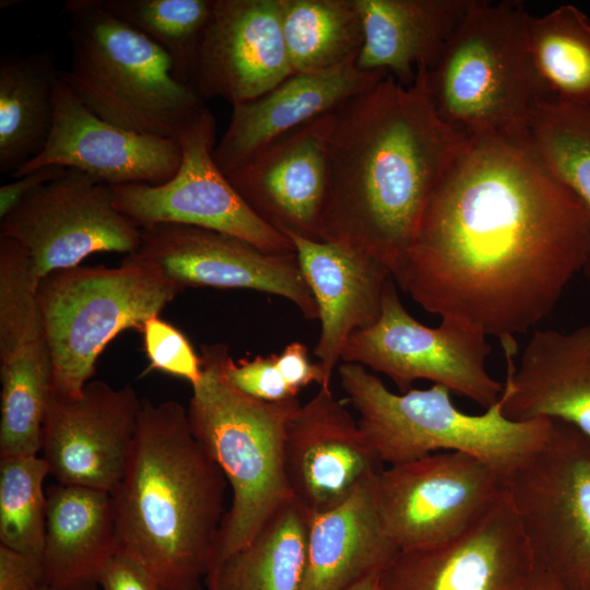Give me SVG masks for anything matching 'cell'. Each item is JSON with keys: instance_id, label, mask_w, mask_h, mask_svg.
<instances>
[{"instance_id": "20", "label": "cell", "mask_w": 590, "mask_h": 590, "mask_svg": "<svg viewBox=\"0 0 590 590\" xmlns=\"http://www.w3.org/2000/svg\"><path fill=\"white\" fill-rule=\"evenodd\" d=\"M381 464L357 421L331 388L319 387L288 424L287 482L293 498L310 515L342 504Z\"/></svg>"}, {"instance_id": "9", "label": "cell", "mask_w": 590, "mask_h": 590, "mask_svg": "<svg viewBox=\"0 0 590 590\" xmlns=\"http://www.w3.org/2000/svg\"><path fill=\"white\" fill-rule=\"evenodd\" d=\"M505 482L536 564L568 590H590V436L553 421Z\"/></svg>"}, {"instance_id": "6", "label": "cell", "mask_w": 590, "mask_h": 590, "mask_svg": "<svg viewBox=\"0 0 590 590\" xmlns=\"http://www.w3.org/2000/svg\"><path fill=\"white\" fill-rule=\"evenodd\" d=\"M63 12L71 62L60 76L94 115L125 130L176 139L206 108L175 76L169 55L102 0H69Z\"/></svg>"}, {"instance_id": "17", "label": "cell", "mask_w": 590, "mask_h": 590, "mask_svg": "<svg viewBox=\"0 0 590 590\" xmlns=\"http://www.w3.org/2000/svg\"><path fill=\"white\" fill-rule=\"evenodd\" d=\"M292 73L281 0H213L190 79L202 99L248 102Z\"/></svg>"}, {"instance_id": "35", "label": "cell", "mask_w": 590, "mask_h": 590, "mask_svg": "<svg viewBox=\"0 0 590 590\" xmlns=\"http://www.w3.org/2000/svg\"><path fill=\"white\" fill-rule=\"evenodd\" d=\"M39 282L27 251L17 241L0 237V358L45 334Z\"/></svg>"}, {"instance_id": "5", "label": "cell", "mask_w": 590, "mask_h": 590, "mask_svg": "<svg viewBox=\"0 0 590 590\" xmlns=\"http://www.w3.org/2000/svg\"><path fill=\"white\" fill-rule=\"evenodd\" d=\"M518 1L472 0L435 66L424 69L437 116L463 139L528 132L545 93Z\"/></svg>"}, {"instance_id": "22", "label": "cell", "mask_w": 590, "mask_h": 590, "mask_svg": "<svg viewBox=\"0 0 590 590\" xmlns=\"http://www.w3.org/2000/svg\"><path fill=\"white\" fill-rule=\"evenodd\" d=\"M387 72L359 70L355 62L310 73H292L261 96L233 105L228 127L213 156L226 175L271 143L331 114L367 91Z\"/></svg>"}, {"instance_id": "12", "label": "cell", "mask_w": 590, "mask_h": 590, "mask_svg": "<svg viewBox=\"0 0 590 590\" xmlns=\"http://www.w3.org/2000/svg\"><path fill=\"white\" fill-rule=\"evenodd\" d=\"M215 118L204 108L177 135L181 162L161 185L110 186L115 208L140 227L174 223L240 238L275 255L295 252L292 240L246 203L214 161Z\"/></svg>"}, {"instance_id": "37", "label": "cell", "mask_w": 590, "mask_h": 590, "mask_svg": "<svg viewBox=\"0 0 590 590\" xmlns=\"http://www.w3.org/2000/svg\"><path fill=\"white\" fill-rule=\"evenodd\" d=\"M276 354L256 356L235 363L229 356L224 374L227 381L240 392L266 402H282L297 398L276 367Z\"/></svg>"}, {"instance_id": "2", "label": "cell", "mask_w": 590, "mask_h": 590, "mask_svg": "<svg viewBox=\"0 0 590 590\" xmlns=\"http://www.w3.org/2000/svg\"><path fill=\"white\" fill-rule=\"evenodd\" d=\"M465 139L435 113L424 69L412 85L388 74L332 113L321 240L402 266L424 209Z\"/></svg>"}, {"instance_id": "30", "label": "cell", "mask_w": 590, "mask_h": 590, "mask_svg": "<svg viewBox=\"0 0 590 590\" xmlns=\"http://www.w3.org/2000/svg\"><path fill=\"white\" fill-rule=\"evenodd\" d=\"M528 42L544 101L590 107L589 17L573 4L560 5L542 16L530 14Z\"/></svg>"}, {"instance_id": "34", "label": "cell", "mask_w": 590, "mask_h": 590, "mask_svg": "<svg viewBox=\"0 0 590 590\" xmlns=\"http://www.w3.org/2000/svg\"><path fill=\"white\" fill-rule=\"evenodd\" d=\"M47 475H50L49 468L39 455L0 458L1 545L42 558Z\"/></svg>"}, {"instance_id": "16", "label": "cell", "mask_w": 590, "mask_h": 590, "mask_svg": "<svg viewBox=\"0 0 590 590\" xmlns=\"http://www.w3.org/2000/svg\"><path fill=\"white\" fill-rule=\"evenodd\" d=\"M536 562L507 492L473 526L432 546L399 551L379 590H519Z\"/></svg>"}, {"instance_id": "26", "label": "cell", "mask_w": 590, "mask_h": 590, "mask_svg": "<svg viewBox=\"0 0 590 590\" xmlns=\"http://www.w3.org/2000/svg\"><path fill=\"white\" fill-rule=\"evenodd\" d=\"M374 477L339 506L310 515L302 590H347L399 552L382 529Z\"/></svg>"}, {"instance_id": "39", "label": "cell", "mask_w": 590, "mask_h": 590, "mask_svg": "<svg viewBox=\"0 0 590 590\" xmlns=\"http://www.w3.org/2000/svg\"><path fill=\"white\" fill-rule=\"evenodd\" d=\"M275 364L286 385L297 394L302 388L312 382L321 388H331L322 366L310 363L307 347L303 343L287 344L282 353L276 355Z\"/></svg>"}, {"instance_id": "38", "label": "cell", "mask_w": 590, "mask_h": 590, "mask_svg": "<svg viewBox=\"0 0 590 590\" xmlns=\"http://www.w3.org/2000/svg\"><path fill=\"white\" fill-rule=\"evenodd\" d=\"M46 586L43 559L0 544V590H38Z\"/></svg>"}, {"instance_id": "41", "label": "cell", "mask_w": 590, "mask_h": 590, "mask_svg": "<svg viewBox=\"0 0 590 590\" xmlns=\"http://www.w3.org/2000/svg\"><path fill=\"white\" fill-rule=\"evenodd\" d=\"M67 168L46 166L34 169L0 187V221L12 212L24 199L42 186L60 177Z\"/></svg>"}, {"instance_id": "24", "label": "cell", "mask_w": 590, "mask_h": 590, "mask_svg": "<svg viewBox=\"0 0 590 590\" xmlns=\"http://www.w3.org/2000/svg\"><path fill=\"white\" fill-rule=\"evenodd\" d=\"M472 0H356L364 42L355 64L413 84L418 69H432Z\"/></svg>"}, {"instance_id": "13", "label": "cell", "mask_w": 590, "mask_h": 590, "mask_svg": "<svg viewBox=\"0 0 590 590\" xmlns=\"http://www.w3.org/2000/svg\"><path fill=\"white\" fill-rule=\"evenodd\" d=\"M0 237L27 251L40 281L95 252L132 253L141 227L115 208L110 186L67 168L0 221Z\"/></svg>"}, {"instance_id": "8", "label": "cell", "mask_w": 590, "mask_h": 590, "mask_svg": "<svg viewBox=\"0 0 590 590\" xmlns=\"http://www.w3.org/2000/svg\"><path fill=\"white\" fill-rule=\"evenodd\" d=\"M181 290L155 267L129 256L117 268L78 266L42 279L38 302L52 394L80 397L107 344L125 330H142Z\"/></svg>"}, {"instance_id": "1", "label": "cell", "mask_w": 590, "mask_h": 590, "mask_svg": "<svg viewBox=\"0 0 590 590\" xmlns=\"http://www.w3.org/2000/svg\"><path fill=\"white\" fill-rule=\"evenodd\" d=\"M590 253V216L528 132L465 139L396 283L422 308L500 341L545 319Z\"/></svg>"}, {"instance_id": "27", "label": "cell", "mask_w": 590, "mask_h": 590, "mask_svg": "<svg viewBox=\"0 0 590 590\" xmlns=\"http://www.w3.org/2000/svg\"><path fill=\"white\" fill-rule=\"evenodd\" d=\"M60 71L50 51L3 56L0 63V173L13 174L45 148Z\"/></svg>"}, {"instance_id": "29", "label": "cell", "mask_w": 590, "mask_h": 590, "mask_svg": "<svg viewBox=\"0 0 590 590\" xmlns=\"http://www.w3.org/2000/svg\"><path fill=\"white\" fill-rule=\"evenodd\" d=\"M281 26L293 73L355 62L364 42L356 0H281Z\"/></svg>"}, {"instance_id": "3", "label": "cell", "mask_w": 590, "mask_h": 590, "mask_svg": "<svg viewBox=\"0 0 590 590\" xmlns=\"http://www.w3.org/2000/svg\"><path fill=\"white\" fill-rule=\"evenodd\" d=\"M227 481L174 400L142 408L123 476L110 494L117 552L162 590H201L223 518Z\"/></svg>"}, {"instance_id": "14", "label": "cell", "mask_w": 590, "mask_h": 590, "mask_svg": "<svg viewBox=\"0 0 590 590\" xmlns=\"http://www.w3.org/2000/svg\"><path fill=\"white\" fill-rule=\"evenodd\" d=\"M127 256L155 267L181 288L255 290L288 299L308 320L319 318L296 252L269 253L220 232L158 223L141 227L139 247Z\"/></svg>"}, {"instance_id": "4", "label": "cell", "mask_w": 590, "mask_h": 590, "mask_svg": "<svg viewBox=\"0 0 590 590\" xmlns=\"http://www.w3.org/2000/svg\"><path fill=\"white\" fill-rule=\"evenodd\" d=\"M200 357L202 378L192 388L188 418L194 437L232 491L206 579L293 498L285 470V439L300 403L297 398L266 402L234 388L224 374L229 357L226 345H203Z\"/></svg>"}, {"instance_id": "32", "label": "cell", "mask_w": 590, "mask_h": 590, "mask_svg": "<svg viewBox=\"0 0 590 590\" xmlns=\"http://www.w3.org/2000/svg\"><path fill=\"white\" fill-rule=\"evenodd\" d=\"M102 3L114 16L160 45L174 63L175 76L190 86L213 0H102Z\"/></svg>"}, {"instance_id": "43", "label": "cell", "mask_w": 590, "mask_h": 590, "mask_svg": "<svg viewBox=\"0 0 590 590\" xmlns=\"http://www.w3.org/2000/svg\"><path fill=\"white\" fill-rule=\"evenodd\" d=\"M380 571L377 570L366 575L347 590H379Z\"/></svg>"}, {"instance_id": "42", "label": "cell", "mask_w": 590, "mask_h": 590, "mask_svg": "<svg viewBox=\"0 0 590 590\" xmlns=\"http://www.w3.org/2000/svg\"><path fill=\"white\" fill-rule=\"evenodd\" d=\"M519 590H568L551 571L536 564Z\"/></svg>"}, {"instance_id": "40", "label": "cell", "mask_w": 590, "mask_h": 590, "mask_svg": "<svg viewBox=\"0 0 590 590\" xmlns=\"http://www.w3.org/2000/svg\"><path fill=\"white\" fill-rule=\"evenodd\" d=\"M99 586L104 590H162L139 562L118 552L105 566Z\"/></svg>"}, {"instance_id": "25", "label": "cell", "mask_w": 590, "mask_h": 590, "mask_svg": "<svg viewBox=\"0 0 590 590\" xmlns=\"http://www.w3.org/2000/svg\"><path fill=\"white\" fill-rule=\"evenodd\" d=\"M47 495L43 563L54 590H98L101 575L117 553L109 493L62 484Z\"/></svg>"}, {"instance_id": "33", "label": "cell", "mask_w": 590, "mask_h": 590, "mask_svg": "<svg viewBox=\"0 0 590 590\" xmlns=\"http://www.w3.org/2000/svg\"><path fill=\"white\" fill-rule=\"evenodd\" d=\"M528 134L550 169L582 201L590 216V107L538 103ZM590 287V253L582 271Z\"/></svg>"}, {"instance_id": "28", "label": "cell", "mask_w": 590, "mask_h": 590, "mask_svg": "<svg viewBox=\"0 0 590 590\" xmlns=\"http://www.w3.org/2000/svg\"><path fill=\"white\" fill-rule=\"evenodd\" d=\"M310 514L294 498L205 579L208 590H302Z\"/></svg>"}, {"instance_id": "31", "label": "cell", "mask_w": 590, "mask_h": 590, "mask_svg": "<svg viewBox=\"0 0 590 590\" xmlns=\"http://www.w3.org/2000/svg\"><path fill=\"white\" fill-rule=\"evenodd\" d=\"M0 458L35 456L52 394V362L43 334L0 359Z\"/></svg>"}, {"instance_id": "15", "label": "cell", "mask_w": 590, "mask_h": 590, "mask_svg": "<svg viewBox=\"0 0 590 590\" xmlns=\"http://www.w3.org/2000/svg\"><path fill=\"white\" fill-rule=\"evenodd\" d=\"M142 399L127 384L90 381L75 399L51 394L40 453L57 483L111 494L133 447Z\"/></svg>"}, {"instance_id": "19", "label": "cell", "mask_w": 590, "mask_h": 590, "mask_svg": "<svg viewBox=\"0 0 590 590\" xmlns=\"http://www.w3.org/2000/svg\"><path fill=\"white\" fill-rule=\"evenodd\" d=\"M331 116L286 134L225 175L255 213L286 237L322 241Z\"/></svg>"}, {"instance_id": "23", "label": "cell", "mask_w": 590, "mask_h": 590, "mask_svg": "<svg viewBox=\"0 0 590 590\" xmlns=\"http://www.w3.org/2000/svg\"><path fill=\"white\" fill-rule=\"evenodd\" d=\"M287 237L318 307L320 334L315 354L331 385L345 342L378 320L386 285L393 278L384 263L358 249Z\"/></svg>"}, {"instance_id": "7", "label": "cell", "mask_w": 590, "mask_h": 590, "mask_svg": "<svg viewBox=\"0 0 590 590\" xmlns=\"http://www.w3.org/2000/svg\"><path fill=\"white\" fill-rule=\"evenodd\" d=\"M338 373L364 436L389 465L458 451L484 461L506 481L542 447L553 426L552 420L508 418L502 396L483 413L469 414L440 385L396 393L362 365L344 362Z\"/></svg>"}, {"instance_id": "44", "label": "cell", "mask_w": 590, "mask_h": 590, "mask_svg": "<svg viewBox=\"0 0 590 590\" xmlns=\"http://www.w3.org/2000/svg\"><path fill=\"white\" fill-rule=\"evenodd\" d=\"M38 590H54V589L48 588V587H44V588H40V589H38Z\"/></svg>"}, {"instance_id": "21", "label": "cell", "mask_w": 590, "mask_h": 590, "mask_svg": "<svg viewBox=\"0 0 590 590\" xmlns=\"http://www.w3.org/2000/svg\"><path fill=\"white\" fill-rule=\"evenodd\" d=\"M500 343L507 362L505 415L559 421L590 436V323L570 331H533L518 365L516 339Z\"/></svg>"}, {"instance_id": "36", "label": "cell", "mask_w": 590, "mask_h": 590, "mask_svg": "<svg viewBox=\"0 0 590 590\" xmlns=\"http://www.w3.org/2000/svg\"><path fill=\"white\" fill-rule=\"evenodd\" d=\"M143 345L150 369L180 377L196 387L202 378V362L189 340L160 316L148 319L143 327Z\"/></svg>"}, {"instance_id": "10", "label": "cell", "mask_w": 590, "mask_h": 590, "mask_svg": "<svg viewBox=\"0 0 590 590\" xmlns=\"http://www.w3.org/2000/svg\"><path fill=\"white\" fill-rule=\"evenodd\" d=\"M394 283L390 279L386 285L378 320L347 339L341 359L384 374L400 392L425 379L485 410L494 405L504 382L486 369L487 335L450 318H441L436 328L422 324L403 306Z\"/></svg>"}, {"instance_id": "18", "label": "cell", "mask_w": 590, "mask_h": 590, "mask_svg": "<svg viewBox=\"0 0 590 590\" xmlns=\"http://www.w3.org/2000/svg\"><path fill=\"white\" fill-rule=\"evenodd\" d=\"M181 149L175 138L125 130L90 111L59 79L55 120L43 151L11 176L46 166L83 172L108 186L161 185L178 170Z\"/></svg>"}, {"instance_id": "11", "label": "cell", "mask_w": 590, "mask_h": 590, "mask_svg": "<svg viewBox=\"0 0 590 590\" xmlns=\"http://www.w3.org/2000/svg\"><path fill=\"white\" fill-rule=\"evenodd\" d=\"M373 487L387 538L408 551L468 530L503 496L506 482L471 455L438 451L381 469Z\"/></svg>"}]
</instances>
